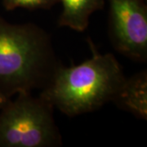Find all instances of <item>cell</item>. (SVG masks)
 I'll return each mask as SVG.
<instances>
[{"label":"cell","mask_w":147,"mask_h":147,"mask_svg":"<svg viewBox=\"0 0 147 147\" xmlns=\"http://www.w3.org/2000/svg\"><path fill=\"white\" fill-rule=\"evenodd\" d=\"M88 42L92 57L77 65H59L39 94L69 117L93 112L114 101L127 79L113 54H101L90 38Z\"/></svg>","instance_id":"6da1fadb"},{"label":"cell","mask_w":147,"mask_h":147,"mask_svg":"<svg viewBox=\"0 0 147 147\" xmlns=\"http://www.w3.org/2000/svg\"><path fill=\"white\" fill-rule=\"evenodd\" d=\"M116 105L137 118L147 119V73L141 71L127 78L115 100Z\"/></svg>","instance_id":"5b68a950"},{"label":"cell","mask_w":147,"mask_h":147,"mask_svg":"<svg viewBox=\"0 0 147 147\" xmlns=\"http://www.w3.org/2000/svg\"><path fill=\"white\" fill-rule=\"evenodd\" d=\"M54 107L40 95L20 92L0 109V147H57L62 137Z\"/></svg>","instance_id":"3957f363"},{"label":"cell","mask_w":147,"mask_h":147,"mask_svg":"<svg viewBox=\"0 0 147 147\" xmlns=\"http://www.w3.org/2000/svg\"><path fill=\"white\" fill-rule=\"evenodd\" d=\"M61 65L50 35L33 23L11 24L0 16V91L11 98L43 89Z\"/></svg>","instance_id":"7a4b0ae2"},{"label":"cell","mask_w":147,"mask_h":147,"mask_svg":"<svg viewBox=\"0 0 147 147\" xmlns=\"http://www.w3.org/2000/svg\"><path fill=\"white\" fill-rule=\"evenodd\" d=\"M58 0H3L6 10L11 11L16 8L26 9H47L54 6Z\"/></svg>","instance_id":"52a82bcc"},{"label":"cell","mask_w":147,"mask_h":147,"mask_svg":"<svg viewBox=\"0 0 147 147\" xmlns=\"http://www.w3.org/2000/svg\"><path fill=\"white\" fill-rule=\"evenodd\" d=\"M62 4L59 17L60 26L68 27L75 31L85 30L89 24L90 16L100 10L105 0H58Z\"/></svg>","instance_id":"8992f818"},{"label":"cell","mask_w":147,"mask_h":147,"mask_svg":"<svg viewBox=\"0 0 147 147\" xmlns=\"http://www.w3.org/2000/svg\"><path fill=\"white\" fill-rule=\"evenodd\" d=\"M10 99L11 98L7 97V96H5V95L0 91V109L3 108L8 102V100H10Z\"/></svg>","instance_id":"ba28073f"},{"label":"cell","mask_w":147,"mask_h":147,"mask_svg":"<svg viewBox=\"0 0 147 147\" xmlns=\"http://www.w3.org/2000/svg\"><path fill=\"white\" fill-rule=\"evenodd\" d=\"M110 33L114 47L138 61L147 58V6L146 0H107Z\"/></svg>","instance_id":"277c9868"}]
</instances>
